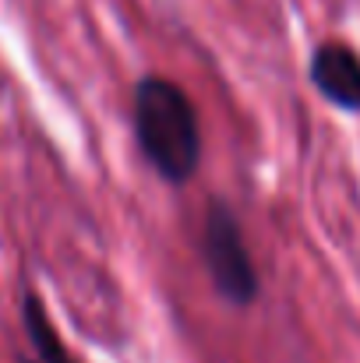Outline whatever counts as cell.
Returning a JSON list of instances; mask_svg holds the SVG:
<instances>
[{
	"label": "cell",
	"mask_w": 360,
	"mask_h": 363,
	"mask_svg": "<svg viewBox=\"0 0 360 363\" xmlns=\"http://www.w3.org/2000/svg\"><path fill=\"white\" fill-rule=\"evenodd\" d=\"M307 78L325 103L347 113H360V53L350 43H322L307 60Z\"/></svg>",
	"instance_id": "cell-3"
},
{
	"label": "cell",
	"mask_w": 360,
	"mask_h": 363,
	"mask_svg": "<svg viewBox=\"0 0 360 363\" xmlns=\"http://www.w3.org/2000/svg\"><path fill=\"white\" fill-rule=\"evenodd\" d=\"M131 127L145 162L173 187L202 166V121L195 99L163 74H145L131 92Z\"/></svg>",
	"instance_id": "cell-1"
},
{
	"label": "cell",
	"mask_w": 360,
	"mask_h": 363,
	"mask_svg": "<svg viewBox=\"0 0 360 363\" xmlns=\"http://www.w3.org/2000/svg\"><path fill=\"white\" fill-rule=\"evenodd\" d=\"M18 363H39L36 357H18Z\"/></svg>",
	"instance_id": "cell-5"
},
{
	"label": "cell",
	"mask_w": 360,
	"mask_h": 363,
	"mask_svg": "<svg viewBox=\"0 0 360 363\" xmlns=\"http://www.w3.org/2000/svg\"><path fill=\"white\" fill-rule=\"evenodd\" d=\"M21 328H25L39 363H78L71 357V350L64 346V339L36 289H25V296H21Z\"/></svg>",
	"instance_id": "cell-4"
},
{
	"label": "cell",
	"mask_w": 360,
	"mask_h": 363,
	"mask_svg": "<svg viewBox=\"0 0 360 363\" xmlns=\"http://www.w3.org/2000/svg\"><path fill=\"white\" fill-rule=\"evenodd\" d=\"M202 261L209 268V279L216 293L230 307H251L261 293L258 264L251 257V247L244 237L237 212L223 198H209L205 205V226H202Z\"/></svg>",
	"instance_id": "cell-2"
}]
</instances>
